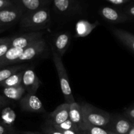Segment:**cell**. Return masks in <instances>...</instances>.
I'll list each match as a JSON object with an SVG mask.
<instances>
[{
  "label": "cell",
  "instance_id": "obj_32",
  "mask_svg": "<svg viewBox=\"0 0 134 134\" xmlns=\"http://www.w3.org/2000/svg\"><path fill=\"white\" fill-rule=\"evenodd\" d=\"M63 134H80V132L74 130H66V131H60Z\"/></svg>",
  "mask_w": 134,
  "mask_h": 134
},
{
  "label": "cell",
  "instance_id": "obj_10",
  "mask_svg": "<svg viewBox=\"0 0 134 134\" xmlns=\"http://www.w3.org/2000/svg\"><path fill=\"white\" fill-rule=\"evenodd\" d=\"M22 85L26 92L35 94L39 86L42 85V81L33 69H25L24 72Z\"/></svg>",
  "mask_w": 134,
  "mask_h": 134
},
{
  "label": "cell",
  "instance_id": "obj_1",
  "mask_svg": "<svg viewBox=\"0 0 134 134\" xmlns=\"http://www.w3.org/2000/svg\"><path fill=\"white\" fill-rule=\"evenodd\" d=\"M51 17L47 7L40 9L24 13L20 20L21 28L27 32L40 31L49 24Z\"/></svg>",
  "mask_w": 134,
  "mask_h": 134
},
{
  "label": "cell",
  "instance_id": "obj_18",
  "mask_svg": "<svg viewBox=\"0 0 134 134\" xmlns=\"http://www.w3.org/2000/svg\"><path fill=\"white\" fill-rule=\"evenodd\" d=\"M69 120L78 126L80 128L83 124L82 113H81V105L76 102L70 104L69 108Z\"/></svg>",
  "mask_w": 134,
  "mask_h": 134
},
{
  "label": "cell",
  "instance_id": "obj_24",
  "mask_svg": "<svg viewBox=\"0 0 134 134\" xmlns=\"http://www.w3.org/2000/svg\"><path fill=\"white\" fill-rule=\"evenodd\" d=\"M41 128H42L41 134H63L60 131L56 130L55 127L46 122L42 126Z\"/></svg>",
  "mask_w": 134,
  "mask_h": 134
},
{
  "label": "cell",
  "instance_id": "obj_31",
  "mask_svg": "<svg viewBox=\"0 0 134 134\" xmlns=\"http://www.w3.org/2000/svg\"><path fill=\"white\" fill-rule=\"evenodd\" d=\"M126 13H127V14H129V15L134 17V5L133 6L130 7V8H128V9H127V10H126Z\"/></svg>",
  "mask_w": 134,
  "mask_h": 134
},
{
  "label": "cell",
  "instance_id": "obj_23",
  "mask_svg": "<svg viewBox=\"0 0 134 134\" xmlns=\"http://www.w3.org/2000/svg\"><path fill=\"white\" fill-rule=\"evenodd\" d=\"M55 127L56 130L59 131H66V130H74L77 131V132H80V129L79 127L76 124L72 122L70 120H67L65 122H63L62 124H59V125L53 126Z\"/></svg>",
  "mask_w": 134,
  "mask_h": 134
},
{
  "label": "cell",
  "instance_id": "obj_33",
  "mask_svg": "<svg viewBox=\"0 0 134 134\" xmlns=\"http://www.w3.org/2000/svg\"><path fill=\"white\" fill-rule=\"evenodd\" d=\"M20 134H41L38 132H29V131H26V132H22Z\"/></svg>",
  "mask_w": 134,
  "mask_h": 134
},
{
  "label": "cell",
  "instance_id": "obj_29",
  "mask_svg": "<svg viewBox=\"0 0 134 134\" xmlns=\"http://www.w3.org/2000/svg\"><path fill=\"white\" fill-rule=\"evenodd\" d=\"M106 1L111 3L114 4V5H119L126 3H127L129 0H106Z\"/></svg>",
  "mask_w": 134,
  "mask_h": 134
},
{
  "label": "cell",
  "instance_id": "obj_8",
  "mask_svg": "<svg viewBox=\"0 0 134 134\" xmlns=\"http://www.w3.org/2000/svg\"><path fill=\"white\" fill-rule=\"evenodd\" d=\"M24 14V10L17 5L0 10V22L3 26L11 25L20 20Z\"/></svg>",
  "mask_w": 134,
  "mask_h": 134
},
{
  "label": "cell",
  "instance_id": "obj_13",
  "mask_svg": "<svg viewBox=\"0 0 134 134\" xmlns=\"http://www.w3.org/2000/svg\"><path fill=\"white\" fill-rule=\"evenodd\" d=\"M113 35L134 53V35L126 30L118 28L111 29Z\"/></svg>",
  "mask_w": 134,
  "mask_h": 134
},
{
  "label": "cell",
  "instance_id": "obj_3",
  "mask_svg": "<svg viewBox=\"0 0 134 134\" xmlns=\"http://www.w3.org/2000/svg\"><path fill=\"white\" fill-rule=\"evenodd\" d=\"M51 49H52L53 60L56 73H57L58 77H59L62 93L64 97L66 103L71 104V103L75 102V100L73 94H72V90H71L66 70L64 66L62 58L59 57V55L57 54L54 47H51Z\"/></svg>",
  "mask_w": 134,
  "mask_h": 134
},
{
  "label": "cell",
  "instance_id": "obj_16",
  "mask_svg": "<svg viewBox=\"0 0 134 134\" xmlns=\"http://www.w3.org/2000/svg\"><path fill=\"white\" fill-rule=\"evenodd\" d=\"M70 44V35L68 33H62L57 35L54 41V48L59 57L62 58Z\"/></svg>",
  "mask_w": 134,
  "mask_h": 134
},
{
  "label": "cell",
  "instance_id": "obj_15",
  "mask_svg": "<svg viewBox=\"0 0 134 134\" xmlns=\"http://www.w3.org/2000/svg\"><path fill=\"white\" fill-rule=\"evenodd\" d=\"M55 9L60 14L73 13L78 7L76 0H53Z\"/></svg>",
  "mask_w": 134,
  "mask_h": 134
},
{
  "label": "cell",
  "instance_id": "obj_6",
  "mask_svg": "<svg viewBox=\"0 0 134 134\" xmlns=\"http://www.w3.org/2000/svg\"><path fill=\"white\" fill-rule=\"evenodd\" d=\"M19 105L22 111L33 113H45L44 107L40 99L35 94H25L20 99Z\"/></svg>",
  "mask_w": 134,
  "mask_h": 134
},
{
  "label": "cell",
  "instance_id": "obj_28",
  "mask_svg": "<svg viewBox=\"0 0 134 134\" xmlns=\"http://www.w3.org/2000/svg\"><path fill=\"white\" fill-rule=\"evenodd\" d=\"M15 5L13 0H0V10Z\"/></svg>",
  "mask_w": 134,
  "mask_h": 134
},
{
  "label": "cell",
  "instance_id": "obj_40",
  "mask_svg": "<svg viewBox=\"0 0 134 134\" xmlns=\"http://www.w3.org/2000/svg\"><path fill=\"white\" fill-rule=\"evenodd\" d=\"M19 134H20V133H19Z\"/></svg>",
  "mask_w": 134,
  "mask_h": 134
},
{
  "label": "cell",
  "instance_id": "obj_27",
  "mask_svg": "<svg viewBox=\"0 0 134 134\" xmlns=\"http://www.w3.org/2000/svg\"><path fill=\"white\" fill-rule=\"evenodd\" d=\"M123 115L126 117H127V119H130V120H131L132 122H134V106H132V107L127 108L124 111Z\"/></svg>",
  "mask_w": 134,
  "mask_h": 134
},
{
  "label": "cell",
  "instance_id": "obj_22",
  "mask_svg": "<svg viewBox=\"0 0 134 134\" xmlns=\"http://www.w3.org/2000/svg\"><path fill=\"white\" fill-rule=\"evenodd\" d=\"M80 134H109L108 130L101 127L94 126L83 123L80 127Z\"/></svg>",
  "mask_w": 134,
  "mask_h": 134
},
{
  "label": "cell",
  "instance_id": "obj_35",
  "mask_svg": "<svg viewBox=\"0 0 134 134\" xmlns=\"http://www.w3.org/2000/svg\"><path fill=\"white\" fill-rule=\"evenodd\" d=\"M8 38L9 37H5V38H0V44L2 43H3V42L6 41L8 39Z\"/></svg>",
  "mask_w": 134,
  "mask_h": 134
},
{
  "label": "cell",
  "instance_id": "obj_7",
  "mask_svg": "<svg viewBox=\"0 0 134 134\" xmlns=\"http://www.w3.org/2000/svg\"><path fill=\"white\" fill-rule=\"evenodd\" d=\"M46 48H47V43L43 38L37 41L35 43H32L24 49L22 54L16 61V64L22 63L23 62L34 58L37 56L44 52Z\"/></svg>",
  "mask_w": 134,
  "mask_h": 134
},
{
  "label": "cell",
  "instance_id": "obj_14",
  "mask_svg": "<svg viewBox=\"0 0 134 134\" xmlns=\"http://www.w3.org/2000/svg\"><path fill=\"white\" fill-rule=\"evenodd\" d=\"M24 48L11 47L7 52L0 58V68L16 64V61L23 52Z\"/></svg>",
  "mask_w": 134,
  "mask_h": 134
},
{
  "label": "cell",
  "instance_id": "obj_19",
  "mask_svg": "<svg viewBox=\"0 0 134 134\" xmlns=\"http://www.w3.org/2000/svg\"><path fill=\"white\" fill-rule=\"evenodd\" d=\"M26 67H27L26 64H22V65H14V66L0 69V83L5 81L7 79H8L14 73L25 70Z\"/></svg>",
  "mask_w": 134,
  "mask_h": 134
},
{
  "label": "cell",
  "instance_id": "obj_12",
  "mask_svg": "<svg viewBox=\"0 0 134 134\" xmlns=\"http://www.w3.org/2000/svg\"><path fill=\"white\" fill-rule=\"evenodd\" d=\"M100 13L105 20L113 23H120V22H126L128 20L127 16L109 7H102L101 9Z\"/></svg>",
  "mask_w": 134,
  "mask_h": 134
},
{
  "label": "cell",
  "instance_id": "obj_26",
  "mask_svg": "<svg viewBox=\"0 0 134 134\" xmlns=\"http://www.w3.org/2000/svg\"><path fill=\"white\" fill-rule=\"evenodd\" d=\"M11 37H9L6 41L0 44V58L3 56L11 48Z\"/></svg>",
  "mask_w": 134,
  "mask_h": 134
},
{
  "label": "cell",
  "instance_id": "obj_39",
  "mask_svg": "<svg viewBox=\"0 0 134 134\" xmlns=\"http://www.w3.org/2000/svg\"><path fill=\"white\" fill-rule=\"evenodd\" d=\"M133 124H134V122H133Z\"/></svg>",
  "mask_w": 134,
  "mask_h": 134
},
{
  "label": "cell",
  "instance_id": "obj_20",
  "mask_svg": "<svg viewBox=\"0 0 134 134\" xmlns=\"http://www.w3.org/2000/svg\"><path fill=\"white\" fill-rule=\"evenodd\" d=\"M24 70L16 73L7 79L5 81L0 83V85L3 87H13L21 85L22 83V77H23Z\"/></svg>",
  "mask_w": 134,
  "mask_h": 134
},
{
  "label": "cell",
  "instance_id": "obj_4",
  "mask_svg": "<svg viewBox=\"0 0 134 134\" xmlns=\"http://www.w3.org/2000/svg\"><path fill=\"white\" fill-rule=\"evenodd\" d=\"M133 122L124 115L110 114L109 122L105 129L116 134H127L133 126Z\"/></svg>",
  "mask_w": 134,
  "mask_h": 134
},
{
  "label": "cell",
  "instance_id": "obj_25",
  "mask_svg": "<svg viewBox=\"0 0 134 134\" xmlns=\"http://www.w3.org/2000/svg\"><path fill=\"white\" fill-rule=\"evenodd\" d=\"M11 126L0 124V134H19Z\"/></svg>",
  "mask_w": 134,
  "mask_h": 134
},
{
  "label": "cell",
  "instance_id": "obj_37",
  "mask_svg": "<svg viewBox=\"0 0 134 134\" xmlns=\"http://www.w3.org/2000/svg\"><path fill=\"white\" fill-rule=\"evenodd\" d=\"M108 132H109V134H116V133H114V132H110V131H108Z\"/></svg>",
  "mask_w": 134,
  "mask_h": 134
},
{
  "label": "cell",
  "instance_id": "obj_38",
  "mask_svg": "<svg viewBox=\"0 0 134 134\" xmlns=\"http://www.w3.org/2000/svg\"><path fill=\"white\" fill-rule=\"evenodd\" d=\"M3 27V26H2V24H1V22H0V29H1V27Z\"/></svg>",
  "mask_w": 134,
  "mask_h": 134
},
{
  "label": "cell",
  "instance_id": "obj_2",
  "mask_svg": "<svg viewBox=\"0 0 134 134\" xmlns=\"http://www.w3.org/2000/svg\"><path fill=\"white\" fill-rule=\"evenodd\" d=\"M83 122L94 126L105 128L110 119V114L89 103L81 105Z\"/></svg>",
  "mask_w": 134,
  "mask_h": 134
},
{
  "label": "cell",
  "instance_id": "obj_36",
  "mask_svg": "<svg viewBox=\"0 0 134 134\" xmlns=\"http://www.w3.org/2000/svg\"><path fill=\"white\" fill-rule=\"evenodd\" d=\"M4 31H5V29H3V28L0 29V34H1L2 32H3Z\"/></svg>",
  "mask_w": 134,
  "mask_h": 134
},
{
  "label": "cell",
  "instance_id": "obj_5",
  "mask_svg": "<svg viewBox=\"0 0 134 134\" xmlns=\"http://www.w3.org/2000/svg\"><path fill=\"white\" fill-rule=\"evenodd\" d=\"M44 32L40 31H33L27 32L18 36L13 37L11 41V47L18 48H25L37 41L43 38Z\"/></svg>",
  "mask_w": 134,
  "mask_h": 134
},
{
  "label": "cell",
  "instance_id": "obj_17",
  "mask_svg": "<svg viewBox=\"0 0 134 134\" xmlns=\"http://www.w3.org/2000/svg\"><path fill=\"white\" fill-rule=\"evenodd\" d=\"M26 92V90L22 85L13 87H5L3 89V95L8 99L13 100H20Z\"/></svg>",
  "mask_w": 134,
  "mask_h": 134
},
{
  "label": "cell",
  "instance_id": "obj_11",
  "mask_svg": "<svg viewBox=\"0 0 134 134\" xmlns=\"http://www.w3.org/2000/svg\"><path fill=\"white\" fill-rule=\"evenodd\" d=\"M13 2L20 7L24 13H27L45 7L48 0H13Z\"/></svg>",
  "mask_w": 134,
  "mask_h": 134
},
{
  "label": "cell",
  "instance_id": "obj_34",
  "mask_svg": "<svg viewBox=\"0 0 134 134\" xmlns=\"http://www.w3.org/2000/svg\"><path fill=\"white\" fill-rule=\"evenodd\" d=\"M127 134H134V124H133V126L131 127V128L127 132Z\"/></svg>",
  "mask_w": 134,
  "mask_h": 134
},
{
  "label": "cell",
  "instance_id": "obj_9",
  "mask_svg": "<svg viewBox=\"0 0 134 134\" xmlns=\"http://www.w3.org/2000/svg\"><path fill=\"white\" fill-rule=\"evenodd\" d=\"M70 104L64 103L58 106L53 112L50 113L46 120V123L51 126L59 125L69 119Z\"/></svg>",
  "mask_w": 134,
  "mask_h": 134
},
{
  "label": "cell",
  "instance_id": "obj_30",
  "mask_svg": "<svg viewBox=\"0 0 134 134\" xmlns=\"http://www.w3.org/2000/svg\"><path fill=\"white\" fill-rule=\"evenodd\" d=\"M9 103V101L5 99L3 96H0V108L2 107H4L5 105H7Z\"/></svg>",
  "mask_w": 134,
  "mask_h": 134
},
{
  "label": "cell",
  "instance_id": "obj_21",
  "mask_svg": "<svg viewBox=\"0 0 134 134\" xmlns=\"http://www.w3.org/2000/svg\"><path fill=\"white\" fill-rule=\"evenodd\" d=\"M96 25L92 24L85 20H81L76 24V35L78 37H85L94 29Z\"/></svg>",
  "mask_w": 134,
  "mask_h": 134
}]
</instances>
